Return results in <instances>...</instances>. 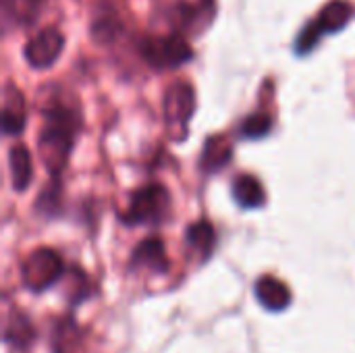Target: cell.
<instances>
[{"label":"cell","mask_w":355,"mask_h":353,"mask_svg":"<svg viewBox=\"0 0 355 353\" xmlns=\"http://www.w3.org/2000/svg\"><path fill=\"white\" fill-rule=\"evenodd\" d=\"M23 127H25V98L15 85H6L2 96V133L19 135Z\"/></svg>","instance_id":"10"},{"label":"cell","mask_w":355,"mask_h":353,"mask_svg":"<svg viewBox=\"0 0 355 353\" xmlns=\"http://www.w3.org/2000/svg\"><path fill=\"white\" fill-rule=\"evenodd\" d=\"M35 12V0H2V19L8 25L10 21L21 25L29 21Z\"/></svg>","instance_id":"19"},{"label":"cell","mask_w":355,"mask_h":353,"mask_svg":"<svg viewBox=\"0 0 355 353\" xmlns=\"http://www.w3.org/2000/svg\"><path fill=\"white\" fill-rule=\"evenodd\" d=\"M270 129H272V117L268 112H254L241 123L239 135L243 139H260L266 137Z\"/></svg>","instance_id":"18"},{"label":"cell","mask_w":355,"mask_h":353,"mask_svg":"<svg viewBox=\"0 0 355 353\" xmlns=\"http://www.w3.org/2000/svg\"><path fill=\"white\" fill-rule=\"evenodd\" d=\"M254 293H256V300L260 302V306L266 308L268 312H281L291 304L289 287L275 277H260L256 281Z\"/></svg>","instance_id":"11"},{"label":"cell","mask_w":355,"mask_h":353,"mask_svg":"<svg viewBox=\"0 0 355 353\" xmlns=\"http://www.w3.org/2000/svg\"><path fill=\"white\" fill-rule=\"evenodd\" d=\"M44 117L46 119L40 133L37 152L48 173L58 177L71 158V150L75 146V137L81 127V121L73 108L62 104H54L46 108Z\"/></svg>","instance_id":"1"},{"label":"cell","mask_w":355,"mask_h":353,"mask_svg":"<svg viewBox=\"0 0 355 353\" xmlns=\"http://www.w3.org/2000/svg\"><path fill=\"white\" fill-rule=\"evenodd\" d=\"M35 339V329L33 322L29 320V316H25L19 310H12L6 318V327H4V341L10 347H27L31 341Z\"/></svg>","instance_id":"15"},{"label":"cell","mask_w":355,"mask_h":353,"mask_svg":"<svg viewBox=\"0 0 355 353\" xmlns=\"http://www.w3.org/2000/svg\"><path fill=\"white\" fill-rule=\"evenodd\" d=\"M8 169H10V181L15 191H25L31 183L33 169H31V156L23 144H17L8 152Z\"/></svg>","instance_id":"14"},{"label":"cell","mask_w":355,"mask_h":353,"mask_svg":"<svg viewBox=\"0 0 355 353\" xmlns=\"http://www.w3.org/2000/svg\"><path fill=\"white\" fill-rule=\"evenodd\" d=\"M354 17V6L347 0H331L324 4L316 19H312L295 40V54H310L324 33H337L347 27Z\"/></svg>","instance_id":"2"},{"label":"cell","mask_w":355,"mask_h":353,"mask_svg":"<svg viewBox=\"0 0 355 353\" xmlns=\"http://www.w3.org/2000/svg\"><path fill=\"white\" fill-rule=\"evenodd\" d=\"M196 112V92L189 83L177 81L164 94V121L175 139L187 137L189 121Z\"/></svg>","instance_id":"6"},{"label":"cell","mask_w":355,"mask_h":353,"mask_svg":"<svg viewBox=\"0 0 355 353\" xmlns=\"http://www.w3.org/2000/svg\"><path fill=\"white\" fill-rule=\"evenodd\" d=\"M62 275H64L62 258L50 248H40V250L31 252L25 258V262L21 264L23 285L33 293L46 291L48 287L58 283L62 279Z\"/></svg>","instance_id":"5"},{"label":"cell","mask_w":355,"mask_h":353,"mask_svg":"<svg viewBox=\"0 0 355 353\" xmlns=\"http://www.w3.org/2000/svg\"><path fill=\"white\" fill-rule=\"evenodd\" d=\"M139 54L144 60L162 71V69H177L191 60L193 50L183 33L173 35H160V37H144L139 42Z\"/></svg>","instance_id":"4"},{"label":"cell","mask_w":355,"mask_h":353,"mask_svg":"<svg viewBox=\"0 0 355 353\" xmlns=\"http://www.w3.org/2000/svg\"><path fill=\"white\" fill-rule=\"evenodd\" d=\"M233 158V146L225 135H212L204 144L200 166L204 173H218L223 171Z\"/></svg>","instance_id":"13"},{"label":"cell","mask_w":355,"mask_h":353,"mask_svg":"<svg viewBox=\"0 0 355 353\" xmlns=\"http://www.w3.org/2000/svg\"><path fill=\"white\" fill-rule=\"evenodd\" d=\"M185 241H187L189 250H193L200 256V260H208L214 252V246H216V233H214L210 223L198 221V223L187 227Z\"/></svg>","instance_id":"16"},{"label":"cell","mask_w":355,"mask_h":353,"mask_svg":"<svg viewBox=\"0 0 355 353\" xmlns=\"http://www.w3.org/2000/svg\"><path fill=\"white\" fill-rule=\"evenodd\" d=\"M233 198L241 208H260L266 200V193L254 175H239L233 183Z\"/></svg>","instance_id":"17"},{"label":"cell","mask_w":355,"mask_h":353,"mask_svg":"<svg viewBox=\"0 0 355 353\" xmlns=\"http://www.w3.org/2000/svg\"><path fill=\"white\" fill-rule=\"evenodd\" d=\"M131 268L150 270L156 275L166 273L168 270V256H166L162 239H158V237L144 239L131 254Z\"/></svg>","instance_id":"9"},{"label":"cell","mask_w":355,"mask_h":353,"mask_svg":"<svg viewBox=\"0 0 355 353\" xmlns=\"http://www.w3.org/2000/svg\"><path fill=\"white\" fill-rule=\"evenodd\" d=\"M214 17V0L183 2L175 10V25L179 33H202Z\"/></svg>","instance_id":"8"},{"label":"cell","mask_w":355,"mask_h":353,"mask_svg":"<svg viewBox=\"0 0 355 353\" xmlns=\"http://www.w3.org/2000/svg\"><path fill=\"white\" fill-rule=\"evenodd\" d=\"M171 210V196L160 183L139 187L129 202V208L121 214L125 225H160Z\"/></svg>","instance_id":"3"},{"label":"cell","mask_w":355,"mask_h":353,"mask_svg":"<svg viewBox=\"0 0 355 353\" xmlns=\"http://www.w3.org/2000/svg\"><path fill=\"white\" fill-rule=\"evenodd\" d=\"M81 345H83V331L75 322V318L64 316L56 320L52 329V339H50L52 353H79Z\"/></svg>","instance_id":"12"},{"label":"cell","mask_w":355,"mask_h":353,"mask_svg":"<svg viewBox=\"0 0 355 353\" xmlns=\"http://www.w3.org/2000/svg\"><path fill=\"white\" fill-rule=\"evenodd\" d=\"M62 48H64L62 33L56 27H46L25 44V60L29 62L31 69L44 71L58 60Z\"/></svg>","instance_id":"7"}]
</instances>
